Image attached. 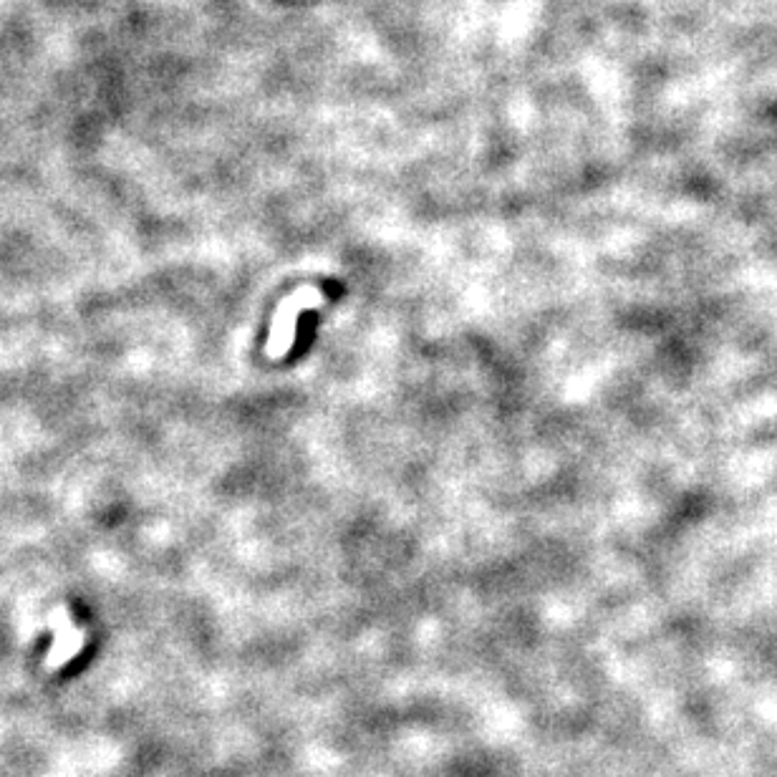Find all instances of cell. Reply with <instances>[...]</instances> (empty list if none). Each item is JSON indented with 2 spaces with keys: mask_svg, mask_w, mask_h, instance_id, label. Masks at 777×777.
Instances as JSON below:
<instances>
[{
  "mask_svg": "<svg viewBox=\"0 0 777 777\" xmlns=\"http://www.w3.org/2000/svg\"><path fill=\"white\" fill-rule=\"evenodd\" d=\"M48 626L53 629V644L46 654V669L48 672H56V669L66 666L79 654L86 641V634L84 629L71 624L69 608L66 606L53 608L51 616H48Z\"/></svg>",
  "mask_w": 777,
  "mask_h": 777,
  "instance_id": "1",
  "label": "cell"
},
{
  "mask_svg": "<svg viewBox=\"0 0 777 777\" xmlns=\"http://www.w3.org/2000/svg\"><path fill=\"white\" fill-rule=\"evenodd\" d=\"M311 303H321V293L316 288H301L298 293H293L288 301L281 303V311L275 316L273 323V333H270V344H268V356L273 359H281L293 344V336H296V316L301 308L311 306Z\"/></svg>",
  "mask_w": 777,
  "mask_h": 777,
  "instance_id": "2",
  "label": "cell"
}]
</instances>
